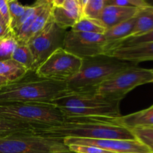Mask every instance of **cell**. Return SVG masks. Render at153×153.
Wrapping results in <instances>:
<instances>
[{
	"instance_id": "obj_1",
	"label": "cell",
	"mask_w": 153,
	"mask_h": 153,
	"mask_svg": "<svg viewBox=\"0 0 153 153\" xmlns=\"http://www.w3.org/2000/svg\"><path fill=\"white\" fill-rule=\"evenodd\" d=\"M117 117L66 118L60 125L47 128H36L37 134L65 138L79 137L88 139H136L131 131L116 123Z\"/></svg>"
},
{
	"instance_id": "obj_2",
	"label": "cell",
	"mask_w": 153,
	"mask_h": 153,
	"mask_svg": "<svg viewBox=\"0 0 153 153\" xmlns=\"http://www.w3.org/2000/svg\"><path fill=\"white\" fill-rule=\"evenodd\" d=\"M66 82L40 78L28 71L19 80L10 82L0 90V104L13 102L50 103L68 94Z\"/></svg>"
},
{
	"instance_id": "obj_3",
	"label": "cell",
	"mask_w": 153,
	"mask_h": 153,
	"mask_svg": "<svg viewBox=\"0 0 153 153\" xmlns=\"http://www.w3.org/2000/svg\"><path fill=\"white\" fill-rule=\"evenodd\" d=\"M79 73L66 82L70 92L94 91L102 83L133 65L132 62L123 61L106 54L82 58Z\"/></svg>"
},
{
	"instance_id": "obj_4",
	"label": "cell",
	"mask_w": 153,
	"mask_h": 153,
	"mask_svg": "<svg viewBox=\"0 0 153 153\" xmlns=\"http://www.w3.org/2000/svg\"><path fill=\"white\" fill-rule=\"evenodd\" d=\"M0 117L28 124L35 128H47L63 123L61 110L50 103L13 102L0 104Z\"/></svg>"
},
{
	"instance_id": "obj_5",
	"label": "cell",
	"mask_w": 153,
	"mask_h": 153,
	"mask_svg": "<svg viewBox=\"0 0 153 153\" xmlns=\"http://www.w3.org/2000/svg\"><path fill=\"white\" fill-rule=\"evenodd\" d=\"M148 83H153L152 70L133 65L102 83L97 87L96 93L106 98L120 102L128 92Z\"/></svg>"
},
{
	"instance_id": "obj_6",
	"label": "cell",
	"mask_w": 153,
	"mask_h": 153,
	"mask_svg": "<svg viewBox=\"0 0 153 153\" xmlns=\"http://www.w3.org/2000/svg\"><path fill=\"white\" fill-rule=\"evenodd\" d=\"M62 138L40 134H16L0 137V153H52L69 151Z\"/></svg>"
},
{
	"instance_id": "obj_7",
	"label": "cell",
	"mask_w": 153,
	"mask_h": 153,
	"mask_svg": "<svg viewBox=\"0 0 153 153\" xmlns=\"http://www.w3.org/2000/svg\"><path fill=\"white\" fill-rule=\"evenodd\" d=\"M67 31L58 26L52 17L43 29L27 42L33 57L32 71L40 67L54 52L62 47Z\"/></svg>"
},
{
	"instance_id": "obj_8",
	"label": "cell",
	"mask_w": 153,
	"mask_h": 153,
	"mask_svg": "<svg viewBox=\"0 0 153 153\" xmlns=\"http://www.w3.org/2000/svg\"><path fill=\"white\" fill-rule=\"evenodd\" d=\"M82 63V60L80 58L61 47L37 67L35 73L43 79L66 82L79 73Z\"/></svg>"
},
{
	"instance_id": "obj_9",
	"label": "cell",
	"mask_w": 153,
	"mask_h": 153,
	"mask_svg": "<svg viewBox=\"0 0 153 153\" xmlns=\"http://www.w3.org/2000/svg\"><path fill=\"white\" fill-rule=\"evenodd\" d=\"M106 45L104 34L70 30L66 32L62 48L82 59L105 54Z\"/></svg>"
},
{
	"instance_id": "obj_10",
	"label": "cell",
	"mask_w": 153,
	"mask_h": 153,
	"mask_svg": "<svg viewBox=\"0 0 153 153\" xmlns=\"http://www.w3.org/2000/svg\"><path fill=\"white\" fill-rule=\"evenodd\" d=\"M63 141L66 146L73 144L92 146L113 153H152L147 146L137 139L116 140L65 137L63 138Z\"/></svg>"
},
{
	"instance_id": "obj_11",
	"label": "cell",
	"mask_w": 153,
	"mask_h": 153,
	"mask_svg": "<svg viewBox=\"0 0 153 153\" xmlns=\"http://www.w3.org/2000/svg\"><path fill=\"white\" fill-rule=\"evenodd\" d=\"M50 104L58 108H85L117 105H120V102L99 95L94 91L88 92H69L54 100Z\"/></svg>"
},
{
	"instance_id": "obj_12",
	"label": "cell",
	"mask_w": 153,
	"mask_h": 153,
	"mask_svg": "<svg viewBox=\"0 0 153 153\" xmlns=\"http://www.w3.org/2000/svg\"><path fill=\"white\" fill-rule=\"evenodd\" d=\"M51 17L61 28H72L82 18L80 0H53Z\"/></svg>"
},
{
	"instance_id": "obj_13",
	"label": "cell",
	"mask_w": 153,
	"mask_h": 153,
	"mask_svg": "<svg viewBox=\"0 0 153 153\" xmlns=\"http://www.w3.org/2000/svg\"><path fill=\"white\" fill-rule=\"evenodd\" d=\"M106 55L123 61L137 64L143 61H153V42L129 47L117 48L106 52Z\"/></svg>"
},
{
	"instance_id": "obj_14",
	"label": "cell",
	"mask_w": 153,
	"mask_h": 153,
	"mask_svg": "<svg viewBox=\"0 0 153 153\" xmlns=\"http://www.w3.org/2000/svg\"><path fill=\"white\" fill-rule=\"evenodd\" d=\"M66 118L120 117V105L106 107L85 108H59Z\"/></svg>"
},
{
	"instance_id": "obj_15",
	"label": "cell",
	"mask_w": 153,
	"mask_h": 153,
	"mask_svg": "<svg viewBox=\"0 0 153 153\" xmlns=\"http://www.w3.org/2000/svg\"><path fill=\"white\" fill-rule=\"evenodd\" d=\"M140 9L120 6L106 5L102 13L100 20L106 29L134 17Z\"/></svg>"
},
{
	"instance_id": "obj_16",
	"label": "cell",
	"mask_w": 153,
	"mask_h": 153,
	"mask_svg": "<svg viewBox=\"0 0 153 153\" xmlns=\"http://www.w3.org/2000/svg\"><path fill=\"white\" fill-rule=\"evenodd\" d=\"M116 123L128 129L137 127H153V105L144 110L117 117Z\"/></svg>"
},
{
	"instance_id": "obj_17",
	"label": "cell",
	"mask_w": 153,
	"mask_h": 153,
	"mask_svg": "<svg viewBox=\"0 0 153 153\" xmlns=\"http://www.w3.org/2000/svg\"><path fill=\"white\" fill-rule=\"evenodd\" d=\"M135 22L136 16L128 20L106 29L105 32L104 33V37L107 43L106 49L110 45L130 37L135 25Z\"/></svg>"
},
{
	"instance_id": "obj_18",
	"label": "cell",
	"mask_w": 153,
	"mask_h": 153,
	"mask_svg": "<svg viewBox=\"0 0 153 153\" xmlns=\"http://www.w3.org/2000/svg\"><path fill=\"white\" fill-rule=\"evenodd\" d=\"M35 127L0 117V137L16 134H36Z\"/></svg>"
},
{
	"instance_id": "obj_19",
	"label": "cell",
	"mask_w": 153,
	"mask_h": 153,
	"mask_svg": "<svg viewBox=\"0 0 153 153\" xmlns=\"http://www.w3.org/2000/svg\"><path fill=\"white\" fill-rule=\"evenodd\" d=\"M28 72L22 64L12 59L0 61V76L7 79L9 83L21 79Z\"/></svg>"
},
{
	"instance_id": "obj_20",
	"label": "cell",
	"mask_w": 153,
	"mask_h": 153,
	"mask_svg": "<svg viewBox=\"0 0 153 153\" xmlns=\"http://www.w3.org/2000/svg\"><path fill=\"white\" fill-rule=\"evenodd\" d=\"M153 30V7L150 6L139 10L131 36H139ZM130 36V37H131Z\"/></svg>"
},
{
	"instance_id": "obj_21",
	"label": "cell",
	"mask_w": 153,
	"mask_h": 153,
	"mask_svg": "<svg viewBox=\"0 0 153 153\" xmlns=\"http://www.w3.org/2000/svg\"><path fill=\"white\" fill-rule=\"evenodd\" d=\"M71 30L75 31L104 34L106 28L100 20L82 17L72 27Z\"/></svg>"
},
{
	"instance_id": "obj_22",
	"label": "cell",
	"mask_w": 153,
	"mask_h": 153,
	"mask_svg": "<svg viewBox=\"0 0 153 153\" xmlns=\"http://www.w3.org/2000/svg\"><path fill=\"white\" fill-rule=\"evenodd\" d=\"M11 59L22 64L28 71H32L33 57L27 43H18L12 55Z\"/></svg>"
},
{
	"instance_id": "obj_23",
	"label": "cell",
	"mask_w": 153,
	"mask_h": 153,
	"mask_svg": "<svg viewBox=\"0 0 153 153\" xmlns=\"http://www.w3.org/2000/svg\"><path fill=\"white\" fill-rule=\"evenodd\" d=\"M152 42H153V30L146 33V34H141V35L131 36V37L116 42V43L108 46L106 52L111 50V49H117V48L129 47V46H136V45L142 44V43H152Z\"/></svg>"
},
{
	"instance_id": "obj_24",
	"label": "cell",
	"mask_w": 153,
	"mask_h": 153,
	"mask_svg": "<svg viewBox=\"0 0 153 153\" xmlns=\"http://www.w3.org/2000/svg\"><path fill=\"white\" fill-rule=\"evenodd\" d=\"M106 6V0H87L82 8V17L100 20Z\"/></svg>"
},
{
	"instance_id": "obj_25",
	"label": "cell",
	"mask_w": 153,
	"mask_h": 153,
	"mask_svg": "<svg viewBox=\"0 0 153 153\" xmlns=\"http://www.w3.org/2000/svg\"><path fill=\"white\" fill-rule=\"evenodd\" d=\"M52 1L48 0L46 4H45L43 10L40 11V13L37 15L36 17L35 20L33 22L32 25H31V28L29 31V39L31 37L38 33L39 31H41L43 28V27L46 25L49 19L51 17V11H52ZM28 39V40H29Z\"/></svg>"
},
{
	"instance_id": "obj_26",
	"label": "cell",
	"mask_w": 153,
	"mask_h": 153,
	"mask_svg": "<svg viewBox=\"0 0 153 153\" xmlns=\"http://www.w3.org/2000/svg\"><path fill=\"white\" fill-rule=\"evenodd\" d=\"M10 14V28L12 30L17 25L21 18L26 11L28 6L22 5L16 0H7Z\"/></svg>"
},
{
	"instance_id": "obj_27",
	"label": "cell",
	"mask_w": 153,
	"mask_h": 153,
	"mask_svg": "<svg viewBox=\"0 0 153 153\" xmlns=\"http://www.w3.org/2000/svg\"><path fill=\"white\" fill-rule=\"evenodd\" d=\"M17 43L12 32L0 40V61L11 59Z\"/></svg>"
},
{
	"instance_id": "obj_28",
	"label": "cell",
	"mask_w": 153,
	"mask_h": 153,
	"mask_svg": "<svg viewBox=\"0 0 153 153\" xmlns=\"http://www.w3.org/2000/svg\"><path fill=\"white\" fill-rule=\"evenodd\" d=\"M134 137L149 148L153 153V128L152 127H137L130 129Z\"/></svg>"
},
{
	"instance_id": "obj_29",
	"label": "cell",
	"mask_w": 153,
	"mask_h": 153,
	"mask_svg": "<svg viewBox=\"0 0 153 153\" xmlns=\"http://www.w3.org/2000/svg\"><path fill=\"white\" fill-rule=\"evenodd\" d=\"M106 5L135 7L141 9L149 6L145 0H106Z\"/></svg>"
},
{
	"instance_id": "obj_30",
	"label": "cell",
	"mask_w": 153,
	"mask_h": 153,
	"mask_svg": "<svg viewBox=\"0 0 153 153\" xmlns=\"http://www.w3.org/2000/svg\"><path fill=\"white\" fill-rule=\"evenodd\" d=\"M69 149L74 153H113L100 148L85 145H69Z\"/></svg>"
},
{
	"instance_id": "obj_31",
	"label": "cell",
	"mask_w": 153,
	"mask_h": 153,
	"mask_svg": "<svg viewBox=\"0 0 153 153\" xmlns=\"http://www.w3.org/2000/svg\"><path fill=\"white\" fill-rule=\"evenodd\" d=\"M0 14L4 22L10 27V14H9L7 0H0Z\"/></svg>"
},
{
	"instance_id": "obj_32",
	"label": "cell",
	"mask_w": 153,
	"mask_h": 153,
	"mask_svg": "<svg viewBox=\"0 0 153 153\" xmlns=\"http://www.w3.org/2000/svg\"><path fill=\"white\" fill-rule=\"evenodd\" d=\"M11 32L10 27L4 22H0V39L6 37Z\"/></svg>"
},
{
	"instance_id": "obj_33",
	"label": "cell",
	"mask_w": 153,
	"mask_h": 153,
	"mask_svg": "<svg viewBox=\"0 0 153 153\" xmlns=\"http://www.w3.org/2000/svg\"><path fill=\"white\" fill-rule=\"evenodd\" d=\"M8 83L9 82L7 79H5L4 78L0 76V90H1V88H2V87H4V85H6L7 84H8Z\"/></svg>"
},
{
	"instance_id": "obj_34",
	"label": "cell",
	"mask_w": 153,
	"mask_h": 153,
	"mask_svg": "<svg viewBox=\"0 0 153 153\" xmlns=\"http://www.w3.org/2000/svg\"><path fill=\"white\" fill-rule=\"evenodd\" d=\"M145 1H146V2L147 3L148 5L153 7V0H145Z\"/></svg>"
},
{
	"instance_id": "obj_35",
	"label": "cell",
	"mask_w": 153,
	"mask_h": 153,
	"mask_svg": "<svg viewBox=\"0 0 153 153\" xmlns=\"http://www.w3.org/2000/svg\"><path fill=\"white\" fill-rule=\"evenodd\" d=\"M52 153H74L71 151H64V152H52Z\"/></svg>"
},
{
	"instance_id": "obj_36",
	"label": "cell",
	"mask_w": 153,
	"mask_h": 153,
	"mask_svg": "<svg viewBox=\"0 0 153 153\" xmlns=\"http://www.w3.org/2000/svg\"><path fill=\"white\" fill-rule=\"evenodd\" d=\"M0 22H4V19H3L2 16H1V14H0ZM4 23H5V22H4Z\"/></svg>"
},
{
	"instance_id": "obj_37",
	"label": "cell",
	"mask_w": 153,
	"mask_h": 153,
	"mask_svg": "<svg viewBox=\"0 0 153 153\" xmlns=\"http://www.w3.org/2000/svg\"><path fill=\"white\" fill-rule=\"evenodd\" d=\"M151 70H152V74H153V69H151Z\"/></svg>"
},
{
	"instance_id": "obj_38",
	"label": "cell",
	"mask_w": 153,
	"mask_h": 153,
	"mask_svg": "<svg viewBox=\"0 0 153 153\" xmlns=\"http://www.w3.org/2000/svg\"><path fill=\"white\" fill-rule=\"evenodd\" d=\"M152 128H153V127H152Z\"/></svg>"
},
{
	"instance_id": "obj_39",
	"label": "cell",
	"mask_w": 153,
	"mask_h": 153,
	"mask_svg": "<svg viewBox=\"0 0 153 153\" xmlns=\"http://www.w3.org/2000/svg\"><path fill=\"white\" fill-rule=\"evenodd\" d=\"M0 40H1V39H0Z\"/></svg>"
}]
</instances>
